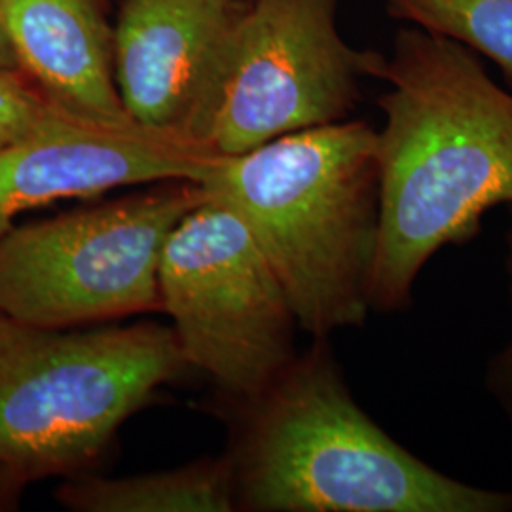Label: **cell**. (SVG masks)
<instances>
[{"instance_id": "cell-11", "label": "cell", "mask_w": 512, "mask_h": 512, "mask_svg": "<svg viewBox=\"0 0 512 512\" xmlns=\"http://www.w3.org/2000/svg\"><path fill=\"white\" fill-rule=\"evenodd\" d=\"M57 503L76 512L238 511L236 473L230 454L205 458L177 469L147 475L65 478Z\"/></svg>"}, {"instance_id": "cell-12", "label": "cell", "mask_w": 512, "mask_h": 512, "mask_svg": "<svg viewBox=\"0 0 512 512\" xmlns=\"http://www.w3.org/2000/svg\"><path fill=\"white\" fill-rule=\"evenodd\" d=\"M389 16L458 40L512 84V0H385Z\"/></svg>"}, {"instance_id": "cell-14", "label": "cell", "mask_w": 512, "mask_h": 512, "mask_svg": "<svg viewBox=\"0 0 512 512\" xmlns=\"http://www.w3.org/2000/svg\"><path fill=\"white\" fill-rule=\"evenodd\" d=\"M512 277V228H511V256H509ZM492 382H494L495 393L501 399V403L507 406L512 416V342L509 348L503 351V355L495 361L492 368Z\"/></svg>"}, {"instance_id": "cell-6", "label": "cell", "mask_w": 512, "mask_h": 512, "mask_svg": "<svg viewBox=\"0 0 512 512\" xmlns=\"http://www.w3.org/2000/svg\"><path fill=\"white\" fill-rule=\"evenodd\" d=\"M338 0H253L232 19L186 137L234 156L281 135L348 120L376 52L338 31Z\"/></svg>"}, {"instance_id": "cell-8", "label": "cell", "mask_w": 512, "mask_h": 512, "mask_svg": "<svg viewBox=\"0 0 512 512\" xmlns=\"http://www.w3.org/2000/svg\"><path fill=\"white\" fill-rule=\"evenodd\" d=\"M219 160L188 137L110 124L50 110L37 126L0 150V238L27 211L122 186L202 183Z\"/></svg>"}, {"instance_id": "cell-9", "label": "cell", "mask_w": 512, "mask_h": 512, "mask_svg": "<svg viewBox=\"0 0 512 512\" xmlns=\"http://www.w3.org/2000/svg\"><path fill=\"white\" fill-rule=\"evenodd\" d=\"M239 8L236 0H122L112 29V67L133 122L186 137Z\"/></svg>"}, {"instance_id": "cell-5", "label": "cell", "mask_w": 512, "mask_h": 512, "mask_svg": "<svg viewBox=\"0 0 512 512\" xmlns=\"http://www.w3.org/2000/svg\"><path fill=\"white\" fill-rule=\"evenodd\" d=\"M207 198L194 181L16 222L0 238V311L48 329L120 321L160 310L165 241Z\"/></svg>"}, {"instance_id": "cell-15", "label": "cell", "mask_w": 512, "mask_h": 512, "mask_svg": "<svg viewBox=\"0 0 512 512\" xmlns=\"http://www.w3.org/2000/svg\"><path fill=\"white\" fill-rule=\"evenodd\" d=\"M29 482L6 465H0V512L12 511L19 505V499Z\"/></svg>"}, {"instance_id": "cell-7", "label": "cell", "mask_w": 512, "mask_h": 512, "mask_svg": "<svg viewBox=\"0 0 512 512\" xmlns=\"http://www.w3.org/2000/svg\"><path fill=\"white\" fill-rule=\"evenodd\" d=\"M158 289L188 366L239 403L296 357L298 325L277 275L238 213L209 194L165 241Z\"/></svg>"}, {"instance_id": "cell-3", "label": "cell", "mask_w": 512, "mask_h": 512, "mask_svg": "<svg viewBox=\"0 0 512 512\" xmlns=\"http://www.w3.org/2000/svg\"><path fill=\"white\" fill-rule=\"evenodd\" d=\"M239 406L243 511L512 512V492L459 482L391 439L355 403L327 338Z\"/></svg>"}, {"instance_id": "cell-13", "label": "cell", "mask_w": 512, "mask_h": 512, "mask_svg": "<svg viewBox=\"0 0 512 512\" xmlns=\"http://www.w3.org/2000/svg\"><path fill=\"white\" fill-rule=\"evenodd\" d=\"M54 105L18 71H0V150L35 128Z\"/></svg>"}, {"instance_id": "cell-10", "label": "cell", "mask_w": 512, "mask_h": 512, "mask_svg": "<svg viewBox=\"0 0 512 512\" xmlns=\"http://www.w3.org/2000/svg\"><path fill=\"white\" fill-rule=\"evenodd\" d=\"M2 10L19 71L54 107L133 122L116 88L112 29L99 0H2Z\"/></svg>"}, {"instance_id": "cell-1", "label": "cell", "mask_w": 512, "mask_h": 512, "mask_svg": "<svg viewBox=\"0 0 512 512\" xmlns=\"http://www.w3.org/2000/svg\"><path fill=\"white\" fill-rule=\"evenodd\" d=\"M370 78L389 84L378 105L380 241L372 310H404L429 258L480 232L512 205V93L471 48L408 25Z\"/></svg>"}, {"instance_id": "cell-2", "label": "cell", "mask_w": 512, "mask_h": 512, "mask_svg": "<svg viewBox=\"0 0 512 512\" xmlns=\"http://www.w3.org/2000/svg\"><path fill=\"white\" fill-rule=\"evenodd\" d=\"M236 211L270 262L298 329L315 340L361 327L380 241L378 129H300L219 156L202 183Z\"/></svg>"}, {"instance_id": "cell-4", "label": "cell", "mask_w": 512, "mask_h": 512, "mask_svg": "<svg viewBox=\"0 0 512 512\" xmlns=\"http://www.w3.org/2000/svg\"><path fill=\"white\" fill-rule=\"evenodd\" d=\"M186 368L167 325L48 329L0 311V465L29 484L90 473Z\"/></svg>"}, {"instance_id": "cell-16", "label": "cell", "mask_w": 512, "mask_h": 512, "mask_svg": "<svg viewBox=\"0 0 512 512\" xmlns=\"http://www.w3.org/2000/svg\"><path fill=\"white\" fill-rule=\"evenodd\" d=\"M0 71H19L18 59L12 50L10 38L6 33L4 25V10H2V0H0Z\"/></svg>"}]
</instances>
